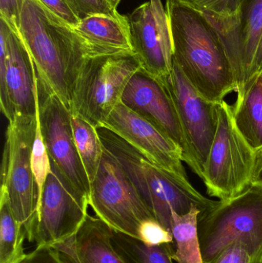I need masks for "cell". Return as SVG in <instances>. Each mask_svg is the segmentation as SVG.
<instances>
[{"label": "cell", "mask_w": 262, "mask_h": 263, "mask_svg": "<svg viewBox=\"0 0 262 263\" xmlns=\"http://www.w3.org/2000/svg\"><path fill=\"white\" fill-rule=\"evenodd\" d=\"M173 60L195 89L218 103L237 82L218 29L205 12L186 0H167Z\"/></svg>", "instance_id": "6da1fadb"}, {"label": "cell", "mask_w": 262, "mask_h": 263, "mask_svg": "<svg viewBox=\"0 0 262 263\" xmlns=\"http://www.w3.org/2000/svg\"><path fill=\"white\" fill-rule=\"evenodd\" d=\"M19 35L40 82L70 110L74 83L89 58L79 35L37 0H25Z\"/></svg>", "instance_id": "7a4b0ae2"}, {"label": "cell", "mask_w": 262, "mask_h": 263, "mask_svg": "<svg viewBox=\"0 0 262 263\" xmlns=\"http://www.w3.org/2000/svg\"><path fill=\"white\" fill-rule=\"evenodd\" d=\"M97 132L105 149L126 172L154 219L171 233L174 213L183 216L195 206L201 213L219 202L201 194L188 178L154 163L114 132L103 126L97 128Z\"/></svg>", "instance_id": "3957f363"}, {"label": "cell", "mask_w": 262, "mask_h": 263, "mask_svg": "<svg viewBox=\"0 0 262 263\" xmlns=\"http://www.w3.org/2000/svg\"><path fill=\"white\" fill-rule=\"evenodd\" d=\"M198 235L205 263L237 242L254 256H262V187L251 185L200 213Z\"/></svg>", "instance_id": "277c9868"}, {"label": "cell", "mask_w": 262, "mask_h": 263, "mask_svg": "<svg viewBox=\"0 0 262 263\" xmlns=\"http://www.w3.org/2000/svg\"><path fill=\"white\" fill-rule=\"evenodd\" d=\"M141 69L133 52L88 58L71 94L70 112L98 128L122 102L129 80Z\"/></svg>", "instance_id": "5b68a950"}, {"label": "cell", "mask_w": 262, "mask_h": 263, "mask_svg": "<svg viewBox=\"0 0 262 263\" xmlns=\"http://www.w3.org/2000/svg\"><path fill=\"white\" fill-rule=\"evenodd\" d=\"M37 117H15L9 122L1 165V190L7 193L29 242H34L38 223V189L31 162Z\"/></svg>", "instance_id": "8992f818"}, {"label": "cell", "mask_w": 262, "mask_h": 263, "mask_svg": "<svg viewBox=\"0 0 262 263\" xmlns=\"http://www.w3.org/2000/svg\"><path fill=\"white\" fill-rule=\"evenodd\" d=\"M218 115V127L201 180L209 196L225 201L251 186L255 151L237 128L232 106L225 100L220 102Z\"/></svg>", "instance_id": "52a82bcc"}, {"label": "cell", "mask_w": 262, "mask_h": 263, "mask_svg": "<svg viewBox=\"0 0 262 263\" xmlns=\"http://www.w3.org/2000/svg\"><path fill=\"white\" fill-rule=\"evenodd\" d=\"M89 206L112 231L138 239L140 225L154 219L126 172L105 148L98 173L91 182Z\"/></svg>", "instance_id": "ba28073f"}, {"label": "cell", "mask_w": 262, "mask_h": 263, "mask_svg": "<svg viewBox=\"0 0 262 263\" xmlns=\"http://www.w3.org/2000/svg\"><path fill=\"white\" fill-rule=\"evenodd\" d=\"M163 81L173 100L184 135L186 151L183 160L203 179L218 127V103L205 99L174 60L172 72Z\"/></svg>", "instance_id": "9c48e42d"}, {"label": "cell", "mask_w": 262, "mask_h": 263, "mask_svg": "<svg viewBox=\"0 0 262 263\" xmlns=\"http://www.w3.org/2000/svg\"><path fill=\"white\" fill-rule=\"evenodd\" d=\"M38 123L51 163L72 191L89 205L91 183L74 139L72 114L38 77Z\"/></svg>", "instance_id": "30bf717a"}, {"label": "cell", "mask_w": 262, "mask_h": 263, "mask_svg": "<svg viewBox=\"0 0 262 263\" xmlns=\"http://www.w3.org/2000/svg\"><path fill=\"white\" fill-rule=\"evenodd\" d=\"M0 104L8 121L38 114V77L20 35L0 18Z\"/></svg>", "instance_id": "8fae6325"}, {"label": "cell", "mask_w": 262, "mask_h": 263, "mask_svg": "<svg viewBox=\"0 0 262 263\" xmlns=\"http://www.w3.org/2000/svg\"><path fill=\"white\" fill-rule=\"evenodd\" d=\"M132 52L141 69L158 80L173 68V47L167 12L162 0H149L127 15Z\"/></svg>", "instance_id": "7c38bea8"}, {"label": "cell", "mask_w": 262, "mask_h": 263, "mask_svg": "<svg viewBox=\"0 0 262 263\" xmlns=\"http://www.w3.org/2000/svg\"><path fill=\"white\" fill-rule=\"evenodd\" d=\"M89 206L87 202L72 191L52 164L38 209L34 239L36 247H53L74 236L89 214Z\"/></svg>", "instance_id": "4fadbf2b"}, {"label": "cell", "mask_w": 262, "mask_h": 263, "mask_svg": "<svg viewBox=\"0 0 262 263\" xmlns=\"http://www.w3.org/2000/svg\"><path fill=\"white\" fill-rule=\"evenodd\" d=\"M102 126L116 133L162 168L188 178L182 148L164 132L122 102Z\"/></svg>", "instance_id": "5bb4252c"}, {"label": "cell", "mask_w": 262, "mask_h": 263, "mask_svg": "<svg viewBox=\"0 0 262 263\" xmlns=\"http://www.w3.org/2000/svg\"><path fill=\"white\" fill-rule=\"evenodd\" d=\"M210 20L218 29L226 48L236 79V100H240L247 89L249 73L261 39L262 0H241L235 20L223 23Z\"/></svg>", "instance_id": "9a60e30c"}, {"label": "cell", "mask_w": 262, "mask_h": 263, "mask_svg": "<svg viewBox=\"0 0 262 263\" xmlns=\"http://www.w3.org/2000/svg\"><path fill=\"white\" fill-rule=\"evenodd\" d=\"M122 103L168 135L182 148L184 157V135L173 100L163 80L140 69L129 80Z\"/></svg>", "instance_id": "2e32d148"}, {"label": "cell", "mask_w": 262, "mask_h": 263, "mask_svg": "<svg viewBox=\"0 0 262 263\" xmlns=\"http://www.w3.org/2000/svg\"><path fill=\"white\" fill-rule=\"evenodd\" d=\"M53 247L64 263H126L112 242V230L96 216L88 214L74 236Z\"/></svg>", "instance_id": "e0dca14e"}, {"label": "cell", "mask_w": 262, "mask_h": 263, "mask_svg": "<svg viewBox=\"0 0 262 263\" xmlns=\"http://www.w3.org/2000/svg\"><path fill=\"white\" fill-rule=\"evenodd\" d=\"M86 46L89 58L132 52L127 15H93L74 28Z\"/></svg>", "instance_id": "ac0fdd59"}, {"label": "cell", "mask_w": 262, "mask_h": 263, "mask_svg": "<svg viewBox=\"0 0 262 263\" xmlns=\"http://www.w3.org/2000/svg\"><path fill=\"white\" fill-rule=\"evenodd\" d=\"M233 108L234 121L240 133L255 151L262 147V77L249 85L243 98Z\"/></svg>", "instance_id": "d6986e66"}, {"label": "cell", "mask_w": 262, "mask_h": 263, "mask_svg": "<svg viewBox=\"0 0 262 263\" xmlns=\"http://www.w3.org/2000/svg\"><path fill=\"white\" fill-rule=\"evenodd\" d=\"M201 211L192 207L187 214H172V233L175 244L172 259L177 263H205L198 235Z\"/></svg>", "instance_id": "ffe728a7"}, {"label": "cell", "mask_w": 262, "mask_h": 263, "mask_svg": "<svg viewBox=\"0 0 262 263\" xmlns=\"http://www.w3.org/2000/svg\"><path fill=\"white\" fill-rule=\"evenodd\" d=\"M26 232L12 211L9 196L0 192V263H21L26 257L23 247Z\"/></svg>", "instance_id": "44dd1931"}, {"label": "cell", "mask_w": 262, "mask_h": 263, "mask_svg": "<svg viewBox=\"0 0 262 263\" xmlns=\"http://www.w3.org/2000/svg\"><path fill=\"white\" fill-rule=\"evenodd\" d=\"M71 120L77 150L91 183L98 173L104 148L96 128L79 116L72 114Z\"/></svg>", "instance_id": "7402d4cb"}, {"label": "cell", "mask_w": 262, "mask_h": 263, "mask_svg": "<svg viewBox=\"0 0 262 263\" xmlns=\"http://www.w3.org/2000/svg\"><path fill=\"white\" fill-rule=\"evenodd\" d=\"M112 242L126 263H173L172 243L148 246L140 239L115 231Z\"/></svg>", "instance_id": "603a6c76"}, {"label": "cell", "mask_w": 262, "mask_h": 263, "mask_svg": "<svg viewBox=\"0 0 262 263\" xmlns=\"http://www.w3.org/2000/svg\"><path fill=\"white\" fill-rule=\"evenodd\" d=\"M31 162H32L34 178L38 189V210H37V213H38L40 202H41L42 195H43V187L48 176L52 170L50 158L46 149V144L40 129L38 117H37V129L33 146H32Z\"/></svg>", "instance_id": "cb8c5ba5"}, {"label": "cell", "mask_w": 262, "mask_h": 263, "mask_svg": "<svg viewBox=\"0 0 262 263\" xmlns=\"http://www.w3.org/2000/svg\"><path fill=\"white\" fill-rule=\"evenodd\" d=\"M216 22L235 20L238 14L241 0H186Z\"/></svg>", "instance_id": "d4e9b609"}, {"label": "cell", "mask_w": 262, "mask_h": 263, "mask_svg": "<svg viewBox=\"0 0 262 263\" xmlns=\"http://www.w3.org/2000/svg\"><path fill=\"white\" fill-rule=\"evenodd\" d=\"M80 20L93 15L119 16L116 9L112 7L107 0H65Z\"/></svg>", "instance_id": "484cf974"}, {"label": "cell", "mask_w": 262, "mask_h": 263, "mask_svg": "<svg viewBox=\"0 0 262 263\" xmlns=\"http://www.w3.org/2000/svg\"><path fill=\"white\" fill-rule=\"evenodd\" d=\"M138 236L148 246H160L174 242L172 233L155 219H148L140 225Z\"/></svg>", "instance_id": "4316f807"}, {"label": "cell", "mask_w": 262, "mask_h": 263, "mask_svg": "<svg viewBox=\"0 0 262 263\" xmlns=\"http://www.w3.org/2000/svg\"><path fill=\"white\" fill-rule=\"evenodd\" d=\"M206 263H262V256H254L240 242L232 244Z\"/></svg>", "instance_id": "83f0119b"}, {"label": "cell", "mask_w": 262, "mask_h": 263, "mask_svg": "<svg viewBox=\"0 0 262 263\" xmlns=\"http://www.w3.org/2000/svg\"><path fill=\"white\" fill-rule=\"evenodd\" d=\"M25 0H0V17L7 22L12 32L19 35L20 17Z\"/></svg>", "instance_id": "f1b7e54d"}, {"label": "cell", "mask_w": 262, "mask_h": 263, "mask_svg": "<svg viewBox=\"0 0 262 263\" xmlns=\"http://www.w3.org/2000/svg\"><path fill=\"white\" fill-rule=\"evenodd\" d=\"M49 12L67 23L71 27L75 28L80 20L74 13L65 0H37Z\"/></svg>", "instance_id": "f546056e"}, {"label": "cell", "mask_w": 262, "mask_h": 263, "mask_svg": "<svg viewBox=\"0 0 262 263\" xmlns=\"http://www.w3.org/2000/svg\"><path fill=\"white\" fill-rule=\"evenodd\" d=\"M21 263H64L60 258L58 250L54 247H36L28 253Z\"/></svg>", "instance_id": "4dcf8cb0"}, {"label": "cell", "mask_w": 262, "mask_h": 263, "mask_svg": "<svg viewBox=\"0 0 262 263\" xmlns=\"http://www.w3.org/2000/svg\"><path fill=\"white\" fill-rule=\"evenodd\" d=\"M262 71V33L261 39H260L259 43H258V49H257L256 53H255V59H254L253 64H252V69L249 73V81H248L247 89L249 85L252 81L261 73ZM246 89V90H247ZM246 93V92H245ZM245 95V94H244ZM243 98V97H241Z\"/></svg>", "instance_id": "1f68e13d"}, {"label": "cell", "mask_w": 262, "mask_h": 263, "mask_svg": "<svg viewBox=\"0 0 262 263\" xmlns=\"http://www.w3.org/2000/svg\"><path fill=\"white\" fill-rule=\"evenodd\" d=\"M251 185L262 187V147L255 151V162Z\"/></svg>", "instance_id": "d6a6232c"}, {"label": "cell", "mask_w": 262, "mask_h": 263, "mask_svg": "<svg viewBox=\"0 0 262 263\" xmlns=\"http://www.w3.org/2000/svg\"><path fill=\"white\" fill-rule=\"evenodd\" d=\"M122 0H107L108 3L112 6V7L115 8V9H117V6L119 4L120 2Z\"/></svg>", "instance_id": "836d02e7"}, {"label": "cell", "mask_w": 262, "mask_h": 263, "mask_svg": "<svg viewBox=\"0 0 262 263\" xmlns=\"http://www.w3.org/2000/svg\"><path fill=\"white\" fill-rule=\"evenodd\" d=\"M260 74H261V77H262V71H261V73H260Z\"/></svg>", "instance_id": "e575fe53"}]
</instances>
